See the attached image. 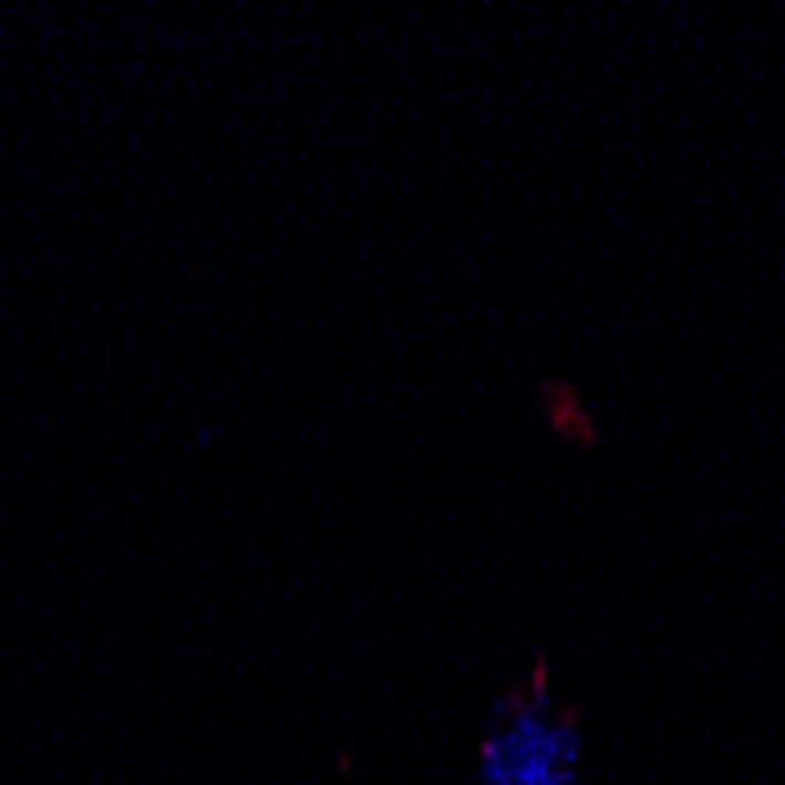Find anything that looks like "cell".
<instances>
[{
	"instance_id": "1",
	"label": "cell",
	"mask_w": 785,
	"mask_h": 785,
	"mask_svg": "<svg viewBox=\"0 0 785 785\" xmlns=\"http://www.w3.org/2000/svg\"><path fill=\"white\" fill-rule=\"evenodd\" d=\"M583 724L546 686L499 701L476 743V785H583Z\"/></svg>"
}]
</instances>
